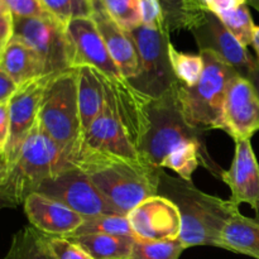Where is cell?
Listing matches in <instances>:
<instances>
[{
    "label": "cell",
    "instance_id": "ac0fdd59",
    "mask_svg": "<svg viewBox=\"0 0 259 259\" xmlns=\"http://www.w3.org/2000/svg\"><path fill=\"white\" fill-rule=\"evenodd\" d=\"M23 205L30 225L43 234L68 237L83 223V217L80 214L39 192L29 195Z\"/></svg>",
    "mask_w": 259,
    "mask_h": 259
},
{
    "label": "cell",
    "instance_id": "7402d4cb",
    "mask_svg": "<svg viewBox=\"0 0 259 259\" xmlns=\"http://www.w3.org/2000/svg\"><path fill=\"white\" fill-rule=\"evenodd\" d=\"M77 243L94 259H131L137 238L125 235L83 234L66 237Z\"/></svg>",
    "mask_w": 259,
    "mask_h": 259
},
{
    "label": "cell",
    "instance_id": "83f0119b",
    "mask_svg": "<svg viewBox=\"0 0 259 259\" xmlns=\"http://www.w3.org/2000/svg\"><path fill=\"white\" fill-rule=\"evenodd\" d=\"M228 30L242 43L244 47L252 45L255 24L252 19L247 4H242L228 12L217 14Z\"/></svg>",
    "mask_w": 259,
    "mask_h": 259
},
{
    "label": "cell",
    "instance_id": "d6a6232c",
    "mask_svg": "<svg viewBox=\"0 0 259 259\" xmlns=\"http://www.w3.org/2000/svg\"><path fill=\"white\" fill-rule=\"evenodd\" d=\"M139 4H141L143 24H154L161 19H164L158 0H139Z\"/></svg>",
    "mask_w": 259,
    "mask_h": 259
},
{
    "label": "cell",
    "instance_id": "44dd1931",
    "mask_svg": "<svg viewBox=\"0 0 259 259\" xmlns=\"http://www.w3.org/2000/svg\"><path fill=\"white\" fill-rule=\"evenodd\" d=\"M222 248L259 259V219L233 215L220 233Z\"/></svg>",
    "mask_w": 259,
    "mask_h": 259
},
{
    "label": "cell",
    "instance_id": "52a82bcc",
    "mask_svg": "<svg viewBox=\"0 0 259 259\" xmlns=\"http://www.w3.org/2000/svg\"><path fill=\"white\" fill-rule=\"evenodd\" d=\"M169 32L164 19L129 32L141 61L139 75L129 83L152 99L161 98L179 83L169 61Z\"/></svg>",
    "mask_w": 259,
    "mask_h": 259
},
{
    "label": "cell",
    "instance_id": "d4e9b609",
    "mask_svg": "<svg viewBox=\"0 0 259 259\" xmlns=\"http://www.w3.org/2000/svg\"><path fill=\"white\" fill-rule=\"evenodd\" d=\"M83 234L125 235L136 238L126 215H96L83 218L82 225L68 237Z\"/></svg>",
    "mask_w": 259,
    "mask_h": 259
},
{
    "label": "cell",
    "instance_id": "7bdbcfd3",
    "mask_svg": "<svg viewBox=\"0 0 259 259\" xmlns=\"http://www.w3.org/2000/svg\"><path fill=\"white\" fill-rule=\"evenodd\" d=\"M243 2H245V3H247V0H243Z\"/></svg>",
    "mask_w": 259,
    "mask_h": 259
},
{
    "label": "cell",
    "instance_id": "4fadbf2b",
    "mask_svg": "<svg viewBox=\"0 0 259 259\" xmlns=\"http://www.w3.org/2000/svg\"><path fill=\"white\" fill-rule=\"evenodd\" d=\"M222 131L235 142L250 139L259 131V95L249 78L239 73L228 86Z\"/></svg>",
    "mask_w": 259,
    "mask_h": 259
},
{
    "label": "cell",
    "instance_id": "8992f818",
    "mask_svg": "<svg viewBox=\"0 0 259 259\" xmlns=\"http://www.w3.org/2000/svg\"><path fill=\"white\" fill-rule=\"evenodd\" d=\"M177 85L149 103V129L139 148L144 162L163 168L175 152L187 144L201 143L199 131L191 128L184 119L176 94Z\"/></svg>",
    "mask_w": 259,
    "mask_h": 259
},
{
    "label": "cell",
    "instance_id": "9a60e30c",
    "mask_svg": "<svg viewBox=\"0 0 259 259\" xmlns=\"http://www.w3.org/2000/svg\"><path fill=\"white\" fill-rule=\"evenodd\" d=\"M191 33L196 39L200 51H212L224 62L232 66L239 75L248 78L255 60L250 57L247 47H244L225 28L215 13H207L205 19L194 28Z\"/></svg>",
    "mask_w": 259,
    "mask_h": 259
},
{
    "label": "cell",
    "instance_id": "5bb4252c",
    "mask_svg": "<svg viewBox=\"0 0 259 259\" xmlns=\"http://www.w3.org/2000/svg\"><path fill=\"white\" fill-rule=\"evenodd\" d=\"M137 239L175 240L181 234V214L172 200L156 195L134 207L128 214Z\"/></svg>",
    "mask_w": 259,
    "mask_h": 259
},
{
    "label": "cell",
    "instance_id": "603a6c76",
    "mask_svg": "<svg viewBox=\"0 0 259 259\" xmlns=\"http://www.w3.org/2000/svg\"><path fill=\"white\" fill-rule=\"evenodd\" d=\"M169 30L196 28L210 12L202 0H158Z\"/></svg>",
    "mask_w": 259,
    "mask_h": 259
},
{
    "label": "cell",
    "instance_id": "2e32d148",
    "mask_svg": "<svg viewBox=\"0 0 259 259\" xmlns=\"http://www.w3.org/2000/svg\"><path fill=\"white\" fill-rule=\"evenodd\" d=\"M220 177L232 191L233 204H248L259 212V163L250 139L235 142L234 159Z\"/></svg>",
    "mask_w": 259,
    "mask_h": 259
},
{
    "label": "cell",
    "instance_id": "5b68a950",
    "mask_svg": "<svg viewBox=\"0 0 259 259\" xmlns=\"http://www.w3.org/2000/svg\"><path fill=\"white\" fill-rule=\"evenodd\" d=\"M38 121L66 158H70L82 136L77 101V68L52 75L43 94Z\"/></svg>",
    "mask_w": 259,
    "mask_h": 259
},
{
    "label": "cell",
    "instance_id": "4316f807",
    "mask_svg": "<svg viewBox=\"0 0 259 259\" xmlns=\"http://www.w3.org/2000/svg\"><path fill=\"white\" fill-rule=\"evenodd\" d=\"M46 12L63 27L77 18L93 14V0H39Z\"/></svg>",
    "mask_w": 259,
    "mask_h": 259
},
{
    "label": "cell",
    "instance_id": "ffe728a7",
    "mask_svg": "<svg viewBox=\"0 0 259 259\" xmlns=\"http://www.w3.org/2000/svg\"><path fill=\"white\" fill-rule=\"evenodd\" d=\"M77 68V101L82 134L93 125L105 105V88L96 68L81 66Z\"/></svg>",
    "mask_w": 259,
    "mask_h": 259
},
{
    "label": "cell",
    "instance_id": "3957f363",
    "mask_svg": "<svg viewBox=\"0 0 259 259\" xmlns=\"http://www.w3.org/2000/svg\"><path fill=\"white\" fill-rule=\"evenodd\" d=\"M71 166L60 147L45 133L37 120L0 186V206L14 207L24 204L25 199L38 192L46 181Z\"/></svg>",
    "mask_w": 259,
    "mask_h": 259
},
{
    "label": "cell",
    "instance_id": "ba28073f",
    "mask_svg": "<svg viewBox=\"0 0 259 259\" xmlns=\"http://www.w3.org/2000/svg\"><path fill=\"white\" fill-rule=\"evenodd\" d=\"M13 37L29 46L42 58L47 75L71 67V50L66 28L53 18L14 17Z\"/></svg>",
    "mask_w": 259,
    "mask_h": 259
},
{
    "label": "cell",
    "instance_id": "e0dca14e",
    "mask_svg": "<svg viewBox=\"0 0 259 259\" xmlns=\"http://www.w3.org/2000/svg\"><path fill=\"white\" fill-rule=\"evenodd\" d=\"M91 18L95 22L111 58L120 70L121 76L128 81L136 78L141 71V61L131 33L123 29L109 15L103 0H93Z\"/></svg>",
    "mask_w": 259,
    "mask_h": 259
},
{
    "label": "cell",
    "instance_id": "30bf717a",
    "mask_svg": "<svg viewBox=\"0 0 259 259\" xmlns=\"http://www.w3.org/2000/svg\"><path fill=\"white\" fill-rule=\"evenodd\" d=\"M76 151L94 152L136 163L144 162L138 149L132 143L128 132L124 128L123 123L119 120L113 104L106 95L103 111L96 118L93 125L81 136L73 153Z\"/></svg>",
    "mask_w": 259,
    "mask_h": 259
},
{
    "label": "cell",
    "instance_id": "f1b7e54d",
    "mask_svg": "<svg viewBox=\"0 0 259 259\" xmlns=\"http://www.w3.org/2000/svg\"><path fill=\"white\" fill-rule=\"evenodd\" d=\"M186 248L179 239L142 240L136 239L131 259H179Z\"/></svg>",
    "mask_w": 259,
    "mask_h": 259
},
{
    "label": "cell",
    "instance_id": "d590c367",
    "mask_svg": "<svg viewBox=\"0 0 259 259\" xmlns=\"http://www.w3.org/2000/svg\"><path fill=\"white\" fill-rule=\"evenodd\" d=\"M18 88L19 86L4 72V70L0 66V103L9 101V99L12 98Z\"/></svg>",
    "mask_w": 259,
    "mask_h": 259
},
{
    "label": "cell",
    "instance_id": "7c38bea8",
    "mask_svg": "<svg viewBox=\"0 0 259 259\" xmlns=\"http://www.w3.org/2000/svg\"><path fill=\"white\" fill-rule=\"evenodd\" d=\"M66 34L70 43L71 67L90 66L109 78L123 77L93 18L73 19L66 27Z\"/></svg>",
    "mask_w": 259,
    "mask_h": 259
},
{
    "label": "cell",
    "instance_id": "cb8c5ba5",
    "mask_svg": "<svg viewBox=\"0 0 259 259\" xmlns=\"http://www.w3.org/2000/svg\"><path fill=\"white\" fill-rule=\"evenodd\" d=\"M4 259H57L48 244V235L33 227L19 230L13 237Z\"/></svg>",
    "mask_w": 259,
    "mask_h": 259
},
{
    "label": "cell",
    "instance_id": "8fae6325",
    "mask_svg": "<svg viewBox=\"0 0 259 259\" xmlns=\"http://www.w3.org/2000/svg\"><path fill=\"white\" fill-rule=\"evenodd\" d=\"M51 77L52 75H46L19 86L9 99V139L4 151L9 168L17 161L25 139L37 123L43 94Z\"/></svg>",
    "mask_w": 259,
    "mask_h": 259
},
{
    "label": "cell",
    "instance_id": "e575fe53",
    "mask_svg": "<svg viewBox=\"0 0 259 259\" xmlns=\"http://www.w3.org/2000/svg\"><path fill=\"white\" fill-rule=\"evenodd\" d=\"M9 101H2L0 103V149L3 152L5 151L8 139H9Z\"/></svg>",
    "mask_w": 259,
    "mask_h": 259
},
{
    "label": "cell",
    "instance_id": "d6986e66",
    "mask_svg": "<svg viewBox=\"0 0 259 259\" xmlns=\"http://www.w3.org/2000/svg\"><path fill=\"white\" fill-rule=\"evenodd\" d=\"M0 66L18 86L47 75L45 63L37 52L14 37L3 51Z\"/></svg>",
    "mask_w": 259,
    "mask_h": 259
},
{
    "label": "cell",
    "instance_id": "b9f144b4",
    "mask_svg": "<svg viewBox=\"0 0 259 259\" xmlns=\"http://www.w3.org/2000/svg\"><path fill=\"white\" fill-rule=\"evenodd\" d=\"M0 60H2V53H0Z\"/></svg>",
    "mask_w": 259,
    "mask_h": 259
},
{
    "label": "cell",
    "instance_id": "60d3db41",
    "mask_svg": "<svg viewBox=\"0 0 259 259\" xmlns=\"http://www.w3.org/2000/svg\"><path fill=\"white\" fill-rule=\"evenodd\" d=\"M204 2V4L206 5L207 9L211 10V7H212V3H214V0H202Z\"/></svg>",
    "mask_w": 259,
    "mask_h": 259
},
{
    "label": "cell",
    "instance_id": "1f68e13d",
    "mask_svg": "<svg viewBox=\"0 0 259 259\" xmlns=\"http://www.w3.org/2000/svg\"><path fill=\"white\" fill-rule=\"evenodd\" d=\"M14 17H42L52 18L39 0H3Z\"/></svg>",
    "mask_w": 259,
    "mask_h": 259
},
{
    "label": "cell",
    "instance_id": "836d02e7",
    "mask_svg": "<svg viewBox=\"0 0 259 259\" xmlns=\"http://www.w3.org/2000/svg\"><path fill=\"white\" fill-rule=\"evenodd\" d=\"M14 34V18L12 13L0 15V53L5 50Z\"/></svg>",
    "mask_w": 259,
    "mask_h": 259
},
{
    "label": "cell",
    "instance_id": "ab89813d",
    "mask_svg": "<svg viewBox=\"0 0 259 259\" xmlns=\"http://www.w3.org/2000/svg\"><path fill=\"white\" fill-rule=\"evenodd\" d=\"M7 13H10V10L8 9V7L5 5V3L3 0H0V15L7 14Z\"/></svg>",
    "mask_w": 259,
    "mask_h": 259
},
{
    "label": "cell",
    "instance_id": "484cf974",
    "mask_svg": "<svg viewBox=\"0 0 259 259\" xmlns=\"http://www.w3.org/2000/svg\"><path fill=\"white\" fill-rule=\"evenodd\" d=\"M169 61L177 81L185 86H194L204 71V58L201 55H190L180 52L169 45Z\"/></svg>",
    "mask_w": 259,
    "mask_h": 259
},
{
    "label": "cell",
    "instance_id": "4dcf8cb0",
    "mask_svg": "<svg viewBox=\"0 0 259 259\" xmlns=\"http://www.w3.org/2000/svg\"><path fill=\"white\" fill-rule=\"evenodd\" d=\"M48 244L57 259H94L77 243L66 237L48 235Z\"/></svg>",
    "mask_w": 259,
    "mask_h": 259
},
{
    "label": "cell",
    "instance_id": "277c9868",
    "mask_svg": "<svg viewBox=\"0 0 259 259\" xmlns=\"http://www.w3.org/2000/svg\"><path fill=\"white\" fill-rule=\"evenodd\" d=\"M204 71L194 86L177 83L176 94L184 119L196 131L223 129V113L228 86L237 71L212 51L202 50Z\"/></svg>",
    "mask_w": 259,
    "mask_h": 259
},
{
    "label": "cell",
    "instance_id": "74e56055",
    "mask_svg": "<svg viewBox=\"0 0 259 259\" xmlns=\"http://www.w3.org/2000/svg\"><path fill=\"white\" fill-rule=\"evenodd\" d=\"M8 172H9V166H8L7 157H5L4 152L0 149V186H2L3 182L7 179Z\"/></svg>",
    "mask_w": 259,
    "mask_h": 259
},
{
    "label": "cell",
    "instance_id": "6da1fadb",
    "mask_svg": "<svg viewBox=\"0 0 259 259\" xmlns=\"http://www.w3.org/2000/svg\"><path fill=\"white\" fill-rule=\"evenodd\" d=\"M85 172L119 214L126 215L144 200L159 195L162 168L89 151H76L68 159Z\"/></svg>",
    "mask_w": 259,
    "mask_h": 259
},
{
    "label": "cell",
    "instance_id": "f546056e",
    "mask_svg": "<svg viewBox=\"0 0 259 259\" xmlns=\"http://www.w3.org/2000/svg\"><path fill=\"white\" fill-rule=\"evenodd\" d=\"M106 12L126 32L143 24L139 0H103Z\"/></svg>",
    "mask_w": 259,
    "mask_h": 259
},
{
    "label": "cell",
    "instance_id": "7a4b0ae2",
    "mask_svg": "<svg viewBox=\"0 0 259 259\" xmlns=\"http://www.w3.org/2000/svg\"><path fill=\"white\" fill-rule=\"evenodd\" d=\"M172 200L181 214V234L179 240L185 248L211 245L222 248L220 233L225 223L239 212V206L230 200L207 195L200 191L192 182L171 179L164 172L161 175L159 192Z\"/></svg>",
    "mask_w": 259,
    "mask_h": 259
},
{
    "label": "cell",
    "instance_id": "8d00e7d4",
    "mask_svg": "<svg viewBox=\"0 0 259 259\" xmlns=\"http://www.w3.org/2000/svg\"><path fill=\"white\" fill-rule=\"evenodd\" d=\"M248 78H249L250 82L254 85L255 90H257V93L259 95V62H258V60H255L254 63H253V67H252V70H250L249 75H248Z\"/></svg>",
    "mask_w": 259,
    "mask_h": 259
},
{
    "label": "cell",
    "instance_id": "f35d334b",
    "mask_svg": "<svg viewBox=\"0 0 259 259\" xmlns=\"http://www.w3.org/2000/svg\"><path fill=\"white\" fill-rule=\"evenodd\" d=\"M252 46L254 48L255 53H257V57H258V62H259V27L255 25V29H254V34H253V40H252Z\"/></svg>",
    "mask_w": 259,
    "mask_h": 259
},
{
    "label": "cell",
    "instance_id": "9c48e42d",
    "mask_svg": "<svg viewBox=\"0 0 259 259\" xmlns=\"http://www.w3.org/2000/svg\"><path fill=\"white\" fill-rule=\"evenodd\" d=\"M38 192L62 202L83 218L96 215H121L103 196L90 177L73 166L46 181Z\"/></svg>",
    "mask_w": 259,
    "mask_h": 259
}]
</instances>
